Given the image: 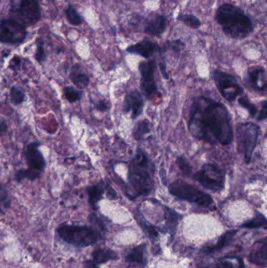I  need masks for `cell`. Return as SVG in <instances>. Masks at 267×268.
<instances>
[{"label":"cell","instance_id":"d590c367","mask_svg":"<svg viewBox=\"0 0 267 268\" xmlns=\"http://www.w3.org/2000/svg\"><path fill=\"white\" fill-rule=\"evenodd\" d=\"M39 41V44L37 45V50H36V53H35V59L39 63H42L45 59V54L44 51V46H43V40L42 39H38Z\"/></svg>","mask_w":267,"mask_h":268},{"label":"cell","instance_id":"9c48e42d","mask_svg":"<svg viewBox=\"0 0 267 268\" xmlns=\"http://www.w3.org/2000/svg\"><path fill=\"white\" fill-rule=\"evenodd\" d=\"M213 78L221 95L229 102H233L237 96L243 93L242 87L231 74L222 71L215 70Z\"/></svg>","mask_w":267,"mask_h":268},{"label":"cell","instance_id":"4fadbf2b","mask_svg":"<svg viewBox=\"0 0 267 268\" xmlns=\"http://www.w3.org/2000/svg\"><path fill=\"white\" fill-rule=\"evenodd\" d=\"M144 107V100L139 91L130 92L124 101L123 111L126 113H131L132 118L135 119L141 115Z\"/></svg>","mask_w":267,"mask_h":268},{"label":"cell","instance_id":"8d00e7d4","mask_svg":"<svg viewBox=\"0 0 267 268\" xmlns=\"http://www.w3.org/2000/svg\"><path fill=\"white\" fill-rule=\"evenodd\" d=\"M21 58H18V57H15L10 62L9 68H11L14 71H18L20 69V67H21Z\"/></svg>","mask_w":267,"mask_h":268},{"label":"cell","instance_id":"ab89813d","mask_svg":"<svg viewBox=\"0 0 267 268\" xmlns=\"http://www.w3.org/2000/svg\"><path fill=\"white\" fill-rule=\"evenodd\" d=\"M171 44H172L173 50H177V51H179V50H180L181 47L184 46V44L180 40L172 42Z\"/></svg>","mask_w":267,"mask_h":268},{"label":"cell","instance_id":"74e56055","mask_svg":"<svg viewBox=\"0 0 267 268\" xmlns=\"http://www.w3.org/2000/svg\"><path fill=\"white\" fill-rule=\"evenodd\" d=\"M267 101L263 102V107H262L261 112L258 116V120H265L267 119Z\"/></svg>","mask_w":267,"mask_h":268},{"label":"cell","instance_id":"5b68a950","mask_svg":"<svg viewBox=\"0 0 267 268\" xmlns=\"http://www.w3.org/2000/svg\"><path fill=\"white\" fill-rule=\"evenodd\" d=\"M62 240L74 246L87 247L97 242L98 236L90 227L77 225H63L58 229Z\"/></svg>","mask_w":267,"mask_h":268},{"label":"cell","instance_id":"cb8c5ba5","mask_svg":"<svg viewBox=\"0 0 267 268\" xmlns=\"http://www.w3.org/2000/svg\"><path fill=\"white\" fill-rule=\"evenodd\" d=\"M216 268H245L242 259L237 256L221 258L216 263Z\"/></svg>","mask_w":267,"mask_h":268},{"label":"cell","instance_id":"b9f144b4","mask_svg":"<svg viewBox=\"0 0 267 268\" xmlns=\"http://www.w3.org/2000/svg\"><path fill=\"white\" fill-rule=\"evenodd\" d=\"M159 67H160L161 73L163 74V77L164 78H169V75L167 74L166 72V67L164 65V64H159Z\"/></svg>","mask_w":267,"mask_h":268},{"label":"cell","instance_id":"60d3db41","mask_svg":"<svg viewBox=\"0 0 267 268\" xmlns=\"http://www.w3.org/2000/svg\"><path fill=\"white\" fill-rule=\"evenodd\" d=\"M107 197H108V198H111V199H115V198H116V197H117V194H116V192H115L113 188H111V187H110V186H107Z\"/></svg>","mask_w":267,"mask_h":268},{"label":"cell","instance_id":"9a60e30c","mask_svg":"<svg viewBox=\"0 0 267 268\" xmlns=\"http://www.w3.org/2000/svg\"><path fill=\"white\" fill-rule=\"evenodd\" d=\"M167 25H168V20L166 17L163 15H158L148 21L145 25L144 31L148 35L161 36L165 31Z\"/></svg>","mask_w":267,"mask_h":268},{"label":"cell","instance_id":"4316f807","mask_svg":"<svg viewBox=\"0 0 267 268\" xmlns=\"http://www.w3.org/2000/svg\"><path fill=\"white\" fill-rule=\"evenodd\" d=\"M10 100L14 105H19L25 100V92L22 88L14 86L11 87L10 92Z\"/></svg>","mask_w":267,"mask_h":268},{"label":"cell","instance_id":"603a6c76","mask_svg":"<svg viewBox=\"0 0 267 268\" xmlns=\"http://www.w3.org/2000/svg\"><path fill=\"white\" fill-rule=\"evenodd\" d=\"M164 220L166 223L167 229L169 230L172 237L174 236L175 232L177 231V226L179 223V215L169 207H164Z\"/></svg>","mask_w":267,"mask_h":268},{"label":"cell","instance_id":"83f0119b","mask_svg":"<svg viewBox=\"0 0 267 268\" xmlns=\"http://www.w3.org/2000/svg\"><path fill=\"white\" fill-rule=\"evenodd\" d=\"M138 221H139V223L141 225L142 228L144 230V232L148 235V236H149L150 238H153V239H155L158 238V232L156 228L151 223L146 221L143 217V215H140Z\"/></svg>","mask_w":267,"mask_h":268},{"label":"cell","instance_id":"3957f363","mask_svg":"<svg viewBox=\"0 0 267 268\" xmlns=\"http://www.w3.org/2000/svg\"><path fill=\"white\" fill-rule=\"evenodd\" d=\"M154 166L144 150L138 149L129 166L128 179L136 196L148 195L153 189Z\"/></svg>","mask_w":267,"mask_h":268},{"label":"cell","instance_id":"1f68e13d","mask_svg":"<svg viewBox=\"0 0 267 268\" xmlns=\"http://www.w3.org/2000/svg\"><path fill=\"white\" fill-rule=\"evenodd\" d=\"M66 16L72 25H80L82 23V17L73 6H68V8L66 10Z\"/></svg>","mask_w":267,"mask_h":268},{"label":"cell","instance_id":"d4e9b609","mask_svg":"<svg viewBox=\"0 0 267 268\" xmlns=\"http://www.w3.org/2000/svg\"><path fill=\"white\" fill-rule=\"evenodd\" d=\"M41 174L42 173L40 172L36 171V170L30 169V168L27 169H20L15 173V180L17 183H21L24 179L34 181L35 179L40 178Z\"/></svg>","mask_w":267,"mask_h":268},{"label":"cell","instance_id":"4dcf8cb0","mask_svg":"<svg viewBox=\"0 0 267 268\" xmlns=\"http://www.w3.org/2000/svg\"><path fill=\"white\" fill-rule=\"evenodd\" d=\"M64 94L66 99L68 100L70 103L77 102L80 101L82 98V92L71 86L64 87Z\"/></svg>","mask_w":267,"mask_h":268},{"label":"cell","instance_id":"7402d4cb","mask_svg":"<svg viewBox=\"0 0 267 268\" xmlns=\"http://www.w3.org/2000/svg\"><path fill=\"white\" fill-rule=\"evenodd\" d=\"M236 233L237 231H227V232H226V233L222 235V237L220 238L218 241L216 242V245L204 248L202 251L205 253H214V252L217 251V250H221V249L227 246V245H229L231 242Z\"/></svg>","mask_w":267,"mask_h":268},{"label":"cell","instance_id":"8992f818","mask_svg":"<svg viewBox=\"0 0 267 268\" xmlns=\"http://www.w3.org/2000/svg\"><path fill=\"white\" fill-rule=\"evenodd\" d=\"M169 191L170 194L181 200L187 201L202 207H210L213 203L209 194L182 180L172 183L169 186Z\"/></svg>","mask_w":267,"mask_h":268},{"label":"cell","instance_id":"6da1fadb","mask_svg":"<svg viewBox=\"0 0 267 268\" xmlns=\"http://www.w3.org/2000/svg\"><path fill=\"white\" fill-rule=\"evenodd\" d=\"M188 128L195 138L211 145H229L234 139L230 116L226 107L206 97H199L191 108Z\"/></svg>","mask_w":267,"mask_h":268},{"label":"cell","instance_id":"30bf717a","mask_svg":"<svg viewBox=\"0 0 267 268\" xmlns=\"http://www.w3.org/2000/svg\"><path fill=\"white\" fill-rule=\"evenodd\" d=\"M27 35L25 28L13 20H0V42L4 44H21Z\"/></svg>","mask_w":267,"mask_h":268},{"label":"cell","instance_id":"d6a6232c","mask_svg":"<svg viewBox=\"0 0 267 268\" xmlns=\"http://www.w3.org/2000/svg\"><path fill=\"white\" fill-rule=\"evenodd\" d=\"M10 195L8 191L3 186L0 184V212L6 210L10 207Z\"/></svg>","mask_w":267,"mask_h":268},{"label":"cell","instance_id":"5bb4252c","mask_svg":"<svg viewBox=\"0 0 267 268\" xmlns=\"http://www.w3.org/2000/svg\"><path fill=\"white\" fill-rule=\"evenodd\" d=\"M126 50L130 54H137L148 59L156 54L157 52L160 51V47L154 42L144 39L135 45H130Z\"/></svg>","mask_w":267,"mask_h":268},{"label":"cell","instance_id":"52a82bcc","mask_svg":"<svg viewBox=\"0 0 267 268\" xmlns=\"http://www.w3.org/2000/svg\"><path fill=\"white\" fill-rule=\"evenodd\" d=\"M259 134V126L252 122L239 124L237 127L239 151L243 153L246 163H250L251 162L252 153L256 146Z\"/></svg>","mask_w":267,"mask_h":268},{"label":"cell","instance_id":"2e32d148","mask_svg":"<svg viewBox=\"0 0 267 268\" xmlns=\"http://www.w3.org/2000/svg\"><path fill=\"white\" fill-rule=\"evenodd\" d=\"M249 82L255 89L265 90L267 89V75L263 68H255L249 74Z\"/></svg>","mask_w":267,"mask_h":268},{"label":"cell","instance_id":"ac0fdd59","mask_svg":"<svg viewBox=\"0 0 267 268\" xmlns=\"http://www.w3.org/2000/svg\"><path fill=\"white\" fill-rule=\"evenodd\" d=\"M146 244L139 245L128 253L126 255V260L128 262L134 263L140 265L146 264Z\"/></svg>","mask_w":267,"mask_h":268},{"label":"cell","instance_id":"d6986e66","mask_svg":"<svg viewBox=\"0 0 267 268\" xmlns=\"http://www.w3.org/2000/svg\"><path fill=\"white\" fill-rule=\"evenodd\" d=\"M259 247L255 248V250L252 252L249 256V260L254 264H259L265 266L267 263V240L263 239V242Z\"/></svg>","mask_w":267,"mask_h":268},{"label":"cell","instance_id":"f1b7e54d","mask_svg":"<svg viewBox=\"0 0 267 268\" xmlns=\"http://www.w3.org/2000/svg\"><path fill=\"white\" fill-rule=\"evenodd\" d=\"M177 19L179 21H182L183 24H185L188 27L191 29H197L201 26V21L199 19L197 18L195 16L192 15H183L180 14L178 15Z\"/></svg>","mask_w":267,"mask_h":268},{"label":"cell","instance_id":"484cf974","mask_svg":"<svg viewBox=\"0 0 267 268\" xmlns=\"http://www.w3.org/2000/svg\"><path fill=\"white\" fill-rule=\"evenodd\" d=\"M150 122L148 120H142L136 123L134 127L133 134L134 138L137 140L144 139V136L150 133Z\"/></svg>","mask_w":267,"mask_h":268},{"label":"cell","instance_id":"7bdbcfd3","mask_svg":"<svg viewBox=\"0 0 267 268\" xmlns=\"http://www.w3.org/2000/svg\"><path fill=\"white\" fill-rule=\"evenodd\" d=\"M7 130V125L5 122H0V135L4 134Z\"/></svg>","mask_w":267,"mask_h":268},{"label":"cell","instance_id":"8fae6325","mask_svg":"<svg viewBox=\"0 0 267 268\" xmlns=\"http://www.w3.org/2000/svg\"><path fill=\"white\" fill-rule=\"evenodd\" d=\"M139 70L141 74V88L148 98H151L158 92L156 83L154 80L155 61H143L139 65Z\"/></svg>","mask_w":267,"mask_h":268},{"label":"cell","instance_id":"f546056e","mask_svg":"<svg viewBox=\"0 0 267 268\" xmlns=\"http://www.w3.org/2000/svg\"><path fill=\"white\" fill-rule=\"evenodd\" d=\"M266 226H267V219L259 212H257L255 217L252 220L248 221L247 223L242 225L243 227H246V228H257V227H264L266 228Z\"/></svg>","mask_w":267,"mask_h":268},{"label":"cell","instance_id":"e575fe53","mask_svg":"<svg viewBox=\"0 0 267 268\" xmlns=\"http://www.w3.org/2000/svg\"><path fill=\"white\" fill-rule=\"evenodd\" d=\"M177 164H178V166H179L181 171L185 173L187 175H188V174L191 173L192 167H191V164L187 162L185 158H183V157H179V158L177 159Z\"/></svg>","mask_w":267,"mask_h":268},{"label":"cell","instance_id":"f35d334b","mask_svg":"<svg viewBox=\"0 0 267 268\" xmlns=\"http://www.w3.org/2000/svg\"><path fill=\"white\" fill-rule=\"evenodd\" d=\"M97 108L98 111L105 112V111H107L109 108V104L105 101H101L97 104Z\"/></svg>","mask_w":267,"mask_h":268},{"label":"cell","instance_id":"277c9868","mask_svg":"<svg viewBox=\"0 0 267 268\" xmlns=\"http://www.w3.org/2000/svg\"><path fill=\"white\" fill-rule=\"evenodd\" d=\"M11 15L13 21L26 28L40 20L41 12L37 0H12Z\"/></svg>","mask_w":267,"mask_h":268},{"label":"cell","instance_id":"44dd1931","mask_svg":"<svg viewBox=\"0 0 267 268\" xmlns=\"http://www.w3.org/2000/svg\"><path fill=\"white\" fill-rule=\"evenodd\" d=\"M92 256H93V260L91 261L97 267H99V264L118 259L117 254L108 249H97L93 252Z\"/></svg>","mask_w":267,"mask_h":268},{"label":"cell","instance_id":"e0dca14e","mask_svg":"<svg viewBox=\"0 0 267 268\" xmlns=\"http://www.w3.org/2000/svg\"><path fill=\"white\" fill-rule=\"evenodd\" d=\"M70 78L72 83L79 89H85L89 84V78L78 64H75L72 68Z\"/></svg>","mask_w":267,"mask_h":268},{"label":"cell","instance_id":"7c38bea8","mask_svg":"<svg viewBox=\"0 0 267 268\" xmlns=\"http://www.w3.org/2000/svg\"><path fill=\"white\" fill-rule=\"evenodd\" d=\"M39 146L40 143H31L25 148L24 156L26 159L29 168L43 173L45 170L46 163L44 155L39 151Z\"/></svg>","mask_w":267,"mask_h":268},{"label":"cell","instance_id":"7a4b0ae2","mask_svg":"<svg viewBox=\"0 0 267 268\" xmlns=\"http://www.w3.org/2000/svg\"><path fill=\"white\" fill-rule=\"evenodd\" d=\"M216 21L229 37L242 39L253 31L251 19L237 6L229 3L220 6L216 11Z\"/></svg>","mask_w":267,"mask_h":268},{"label":"cell","instance_id":"ffe728a7","mask_svg":"<svg viewBox=\"0 0 267 268\" xmlns=\"http://www.w3.org/2000/svg\"><path fill=\"white\" fill-rule=\"evenodd\" d=\"M89 195V203L93 209H97L98 202L103 198L104 194V186L102 183L90 186L87 188Z\"/></svg>","mask_w":267,"mask_h":268},{"label":"cell","instance_id":"836d02e7","mask_svg":"<svg viewBox=\"0 0 267 268\" xmlns=\"http://www.w3.org/2000/svg\"><path fill=\"white\" fill-rule=\"evenodd\" d=\"M238 102L240 105L249 111L252 117H255L257 112L256 107L252 104L246 97H241L239 98Z\"/></svg>","mask_w":267,"mask_h":268},{"label":"cell","instance_id":"ba28073f","mask_svg":"<svg viewBox=\"0 0 267 268\" xmlns=\"http://www.w3.org/2000/svg\"><path fill=\"white\" fill-rule=\"evenodd\" d=\"M193 179L208 190L221 192L225 187V174L218 165L206 164L193 174Z\"/></svg>","mask_w":267,"mask_h":268}]
</instances>
